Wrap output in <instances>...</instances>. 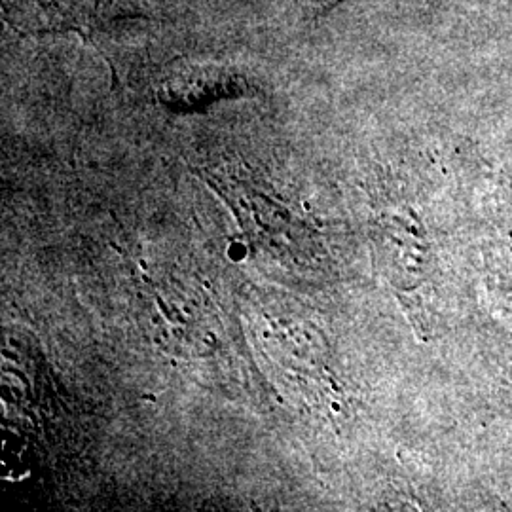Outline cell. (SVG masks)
Wrapping results in <instances>:
<instances>
[{"label":"cell","instance_id":"1","mask_svg":"<svg viewBox=\"0 0 512 512\" xmlns=\"http://www.w3.org/2000/svg\"><path fill=\"white\" fill-rule=\"evenodd\" d=\"M145 0H4L6 23L25 35H90L112 23L143 18Z\"/></svg>","mask_w":512,"mask_h":512}]
</instances>
